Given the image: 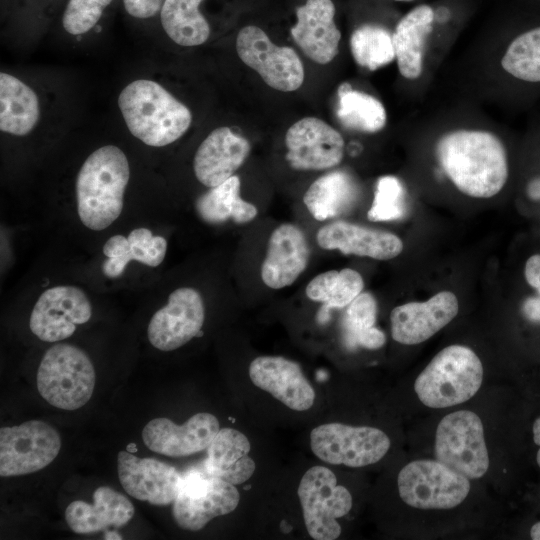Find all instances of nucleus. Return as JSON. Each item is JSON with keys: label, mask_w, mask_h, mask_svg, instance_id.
Here are the masks:
<instances>
[{"label": "nucleus", "mask_w": 540, "mask_h": 540, "mask_svg": "<svg viewBox=\"0 0 540 540\" xmlns=\"http://www.w3.org/2000/svg\"><path fill=\"white\" fill-rule=\"evenodd\" d=\"M357 187L349 174L333 171L316 179L303 196V202L318 221L336 217L354 203Z\"/></svg>", "instance_id": "nucleus-29"}, {"label": "nucleus", "mask_w": 540, "mask_h": 540, "mask_svg": "<svg viewBox=\"0 0 540 540\" xmlns=\"http://www.w3.org/2000/svg\"><path fill=\"white\" fill-rule=\"evenodd\" d=\"M316 240L322 249L376 260L393 259L403 250V242L398 236L345 221L324 225L317 232Z\"/></svg>", "instance_id": "nucleus-23"}, {"label": "nucleus", "mask_w": 540, "mask_h": 540, "mask_svg": "<svg viewBox=\"0 0 540 540\" xmlns=\"http://www.w3.org/2000/svg\"><path fill=\"white\" fill-rule=\"evenodd\" d=\"M404 215V189L394 176L381 177L367 216L371 221H391Z\"/></svg>", "instance_id": "nucleus-38"}, {"label": "nucleus", "mask_w": 540, "mask_h": 540, "mask_svg": "<svg viewBox=\"0 0 540 540\" xmlns=\"http://www.w3.org/2000/svg\"><path fill=\"white\" fill-rule=\"evenodd\" d=\"M389 437L380 429L342 423H327L310 433L313 453L323 462L363 467L381 460L390 448Z\"/></svg>", "instance_id": "nucleus-9"}, {"label": "nucleus", "mask_w": 540, "mask_h": 540, "mask_svg": "<svg viewBox=\"0 0 540 540\" xmlns=\"http://www.w3.org/2000/svg\"><path fill=\"white\" fill-rule=\"evenodd\" d=\"M239 500L235 485L206 472L191 470L182 476L172 514L180 528L198 531L212 519L235 510Z\"/></svg>", "instance_id": "nucleus-10"}, {"label": "nucleus", "mask_w": 540, "mask_h": 540, "mask_svg": "<svg viewBox=\"0 0 540 540\" xmlns=\"http://www.w3.org/2000/svg\"><path fill=\"white\" fill-rule=\"evenodd\" d=\"M298 497L308 534L315 540L337 539L341 526L336 519L349 513L352 496L335 474L325 466L311 467L300 480Z\"/></svg>", "instance_id": "nucleus-7"}, {"label": "nucleus", "mask_w": 540, "mask_h": 540, "mask_svg": "<svg viewBox=\"0 0 540 540\" xmlns=\"http://www.w3.org/2000/svg\"><path fill=\"white\" fill-rule=\"evenodd\" d=\"M310 249L303 231L285 223L270 235L261 279L271 289H282L293 284L306 269Z\"/></svg>", "instance_id": "nucleus-22"}, {"label": "nucleus", "mask_w": 540, "mask_h": 540, "mask_svg": "<svg viewBox=\"0 0 540 540\" xmlns=\"http://www.w3.org/2000/svg\"><path fill=\"white\" fill-rule=\"evenodd\" d=\"M522 314L528 321L540 324V295L525 299Z\"/></svg>", "instance_id": "nucleus-41"}, {"label": "nucleus", "mask_w": 540, "mask_h": 540, "mask_svg": "<svg viewBox=\"0 0 540 540\" xmlns=\"http://www.w3.org/2000/svg\"><path fill=\"white\" fill-rule=\"evenodd\" d=\"M166 250V239L154 236L147 228H136L128 237L114 235L103 246L106 260L102 264V272L108 278H118L131 260L157 267L163 262Z\"/></svg>", "instance_id": "nucleus-25"}, {"label": "nucleus", "mask_w": 540, "mask_h": 540, "mask_svg": "<svg viewBox=\"0 0 540 540\" xmlns=\"http://www.w3.org/2000/svg\"><path fill=\"white\" fill-rule=\"evenodd\" d=\"M204 0H164L159 20L164 32L176 44L186 47L204 44L210 24L200 10Z\"/></svg>", "instance_id": "nucleus-30"}, {"label": "nucleus", "mask_w": 540, "mask_h": 540, "mask_svg": "<svg viewBox=\"0 0 540 540\" xmlns=\"http://www.w3.org/2000/svg\"><path fill=\"white\" fill-rule=\"evenodd\" d=\"M39 116V100L35 91L17 77L1 72L0 130L25 136L35 128Z\"/></svg>", "instance_id": "nucleus-28"}, {"label": "nucleus", "mask_w": 540, "mask_h": 540, "mask_svg": "<svg viewBox=\"0 0 540 540\" xmlns=\"http://www.w3.org/2000/svg\"><path fill=\"white\" fill-rule=\"evenodd\" d=\"M501 65L517 79L540 82V27L517 36L508 46Z\"/></svg>", "instance_id": "nucleus-36"}, {"label": "nucleus", "mask_w": 540, "mask_h": 540, "mask_svg": "<svg viewBox=\"0 0 540 540\" xmlns=\"http://www.w3.org/2000/svg\"><path fill=\"white\" fill-rule=\"evenodd\" d=\"M240 179L233 175L222 184L210 188L196 201L199 216L207 223L220 224L229 219L247 223L257 216L255 205L240 196Z\"/></svg>", "instance_id": "nucleus-31"}, {"label": "nucleus", "mask_w": 540, "mask_h": 540, "mask_svg": "<svg viewBox=\"0 0 540 540\" xmlns=\"http://www.w3.org/2000/svg\"><path fill=\"white\" fill-rule=\"evenodd\" d=\"M364 281L359 272L351 268L329 270L315 276L306 287V296L329 307L348 306L363 290Z\"/></svg>", "instance_id": "nucleus-34"}, {"label": "nucleus", "mask_w": 540, "mask_h": 540, "mask_svg": "<svg viewBox=\"0 0 540 540\" xmlns=\"http://www.w3.org/2000/svg\"><path fill=\"white\" fill-rule=\"evenodd\" d=\"M91 315V303L80 288L55 286L45 290L36 301L29 327L40 340L58 342L70 337L76 325L88 322Z\"/></svg>", "instance_id": "nucleus-13"}, {"label": "nucleus", "mask_w": 540, "mask_h": 540, "mask_svg": "<svg viewBox=\"0 0 540 540\" xmlns=\"http://www.w3.org/2000/svg\"><path fill=\"white\" fill-rule=\"evenodd\" d=\"M250 450V442L242 432L222 428L207 448L204 470L233 485L242 484L255 471V462L249 457Z\"/></svg>", "instance_id": "nucleus-26"}, {"label": "nucleus", "mask_w": 540, "mask_h": 540, "mask_svg": "<svg viewBox=\"0 0 540 540\" xmlns=\"http://www.w3.org/2000/svg\"><path fill=\"white\" fill-rule=\"evenodd\" d=\"M483 366L476 353L462 345H450L437 353L414 383L419 400L430 408L463 403L479 390Z\"/></svg>", "instance_id": "nucleus-4"}, {"label": "nucleus", "mask_w": 540, "mask_h": 540, "mask_svg": "<svg viewBox=\"0 0 540 540\" xmlns=\"http://www.w3.org/2000/svg\"><path fill=\"white\" fill-rule=\"evenodd\" d=\"M96 382L94 366L80 348L59 343L44 354L36 375L41 397L63 410L83 407L92 397Z\"/></svg>", "instance_id": "nucleus-5"}, {"label": "nucleus", "mask_w": 540, "mask_h": 540, "mask_svg": "<svg viewBox=\"0 0 540 540\" xmlns=\"http://www.w3.org/2000/svg\"><path fill=\"white\" fill-rule=\"evenodd\" d=\"M164 0H122L125 12L136 20L159 16Z\"/></svg>", "instance_id": "nucleus-39"}, {"label": "nucleus", "mask_w": 540, "mask_h": 540, "mask_svg": "<svg viewBox=\"0 0 540 540\" xmlns=\"http://www.w3.org/2000/svg\"><path fill=\"white\" fill-rule=\"evenodd\" d=\"M331 0H306L296 9L291 36L303 53L318 64H328L338 54L341 33L334 22Z\"/></svg>", "instance_id": "nucleus-21"}, {"label": "nucleus", "mask_w": 540, "mask_h": 540, "mask_svg": "<svg viewBox=\"0 0 540 540\" xmlns=\"http://www.w3.org/2000/svg\"><path fill=\"white\" fill-rule=\"evenodd\" d=\"M401 499L418 509H451L470 491L469 479L438 460H416L398 474Z\"/></svg>", "instance_id": "nucleus-8"}, {"label": "nucleus", "mask_w": 540, "mask_h": 540, "mask_svg": "<svg viewBox=\"0 0 540 540\" xmlns=\"http://www.w3.org/2000/svg\"><path fill=\"white\" fill-rule=\"evenodd\" d=\"M239 58L275 90L292 92L304 81L303 63L296 51L275 45L259 27H243L236 38Z\"/></svg>", "instance_id": "nucleus-12"}, {"label": "nucleus", "mask_w": 540, "mask_h": 540, "mask_svg": "<svg viewBox=\"0 0 540 540\" xmlns=\"http://www.w3.org/2000/svg\"><path fill=\"white\" fill-rule=\"evenodd\" d=\"M532 432L534 443L540 447V417L534 421ZM536 462L540 467V448L536 453Z\"/></svg>", "instance_id": "nucleus-42"}, {"label": "nucleus", "mask_w": 540, "mask_h": 540, "mask_svg": "<svg viewBox=\"0 0 540 540\" xmlns=\"http://www.w3.org/2000/svg\"><path fill=\"white\" fill-rule=\"evenodd\" d=\"M61 449L58 431L40 420L0 429V475L13 477L48 466Z\"/></svg>", "instance_id": "nucleus-11"}, {"label": "nucleus", "mask_w": 540, "mask_h": 540, "mask_svg": "<svg viewBox=\"0 0 540 540\" xmlns=\"http://www.w3.org/2000/svg\"><path fill=\"white\" fill-rule=\"evenodd\" d=\"M350 49L356 63L371 71L391 63L396 58L392 34L374 24H365L353 31Z\"/></svg>", "instance_id": "nucleus-35"}, {"label": "nucleus", "mask_w": 540, "mask_h": 540, "mask_svg": "<svg viewBox=\"0 0 540 540\" xmlns=\"http://www.w3.org/2000/svg\"><path fill=\"white\" fill-rule=\"evenodd\" d=\"M286 160L295 170H325L338 165L344 155L341 134L317 117H304L285 135Z\"/></svg>", "instance_id": "nucleus-15"}, {"label": "nucleus", "mask_w": 540, "mask_h": 540, "mask_svg": "<svg viewBox=\"0 0 540 540\" xmlns=\"http://www.w3.org/2000/svg\"><path fill=\"white\" fill-rule=\"evenodd\" d=\"M134 516L129 499L108 486L98 487L93 493V504L76 500L65 510V520L78 534L96 533L107 528L122 527Z\"/></svg>", "instance_id": "nucleus-24"}, {"label": "nucleus", "mask_w": 540, "mask_h": 540, "mask_svg": "<svg viewBox=\"0 0 540 540\" xmlns=\"http://www.w3.org/2000/svg\"><path fill=\"white\" fill-rule=\"evenodd\" d=\"M435 454L469 480L481 478L489 468V456L480 417L469 410L446 415L437 426Z\"/></svg>", "instance_id": "nucleus-6"}, {"label": "nucleus", "mask_w": 540, "mask_h": 540, "mask_svg": "<svg viewBox=\"0 0 540 540\" xmlns=\"http://www.w3.org/2000/svg\"><path fill=\"white\" fill-rule=\"evenodd\" d=\"M377 304L369 292H361L347 307L343 334L349 348L379 349L386 342L385 334L375 327Z\"/></svg>", "instance_id": "nucleus-33"}, {"label": "nucleus", "mask_w": 540, "mask_h": 540, "mask_svg": "<svg viewBox=\"0 0 540 540\" xmlns=\"http://www.w3.org/2000/svg\"><path fill=\"white\" fill-rule=\"evenodd\" d=\"M337 94L336 115L344 127L363 133H375L384 128L387 114L377 98L354 90L349 83H342Z\"/></svg>", "instance_id": "nucleus-32"}, {"label": "nucleus", "mask_w": 540, "mask_h": 540, "mask_svg": "<svg viewBox=\"0 0 540 540\" xmlns=\"http://www.w3.org/2000/svg\"><path fill=\"white\" fill-rule=\"evenodd\" d=\"M129 179V161L115 145L102 146L86 158L75 184L77 212L84 226L104 230L120 216Z\"/></svg>", "instance_id": "nucleus-2"}, {"label": "nucleus", "mask_w": 540, "mask_h": 540, "mask_svg": "<svg viewBox=\"0 0 540 540\" xmlns=\"http://www.w3.org/2000/svg\"><path fill=\"white\" fill-rule=\"evenodd\" d=\"M117 471L124 490L152 505L173 504L182 476L171 465L155 458H140L128 451L117 455Z\"/></svg>", "instance_id": "nucleus-16"}, {"label": "nucleus", "mask_w": 540, "mask_h": 540, "mask_svg": "<svg viewBox=\"0 0 540 540\" xmlns=\"http://www.w3.org/2000/svg\"><path fill=\"white\" fill-rule=\"evenodd\" d=\"M250 150L246 138L229 127H218L199 145L193 160L194 174L204 186L216 187L234 175Z\"/></svg>", "instance_id": "nucleus-20"}, {"label": "nucleus", "mask_w": 540, "mask_h": 540, "mask_svg": "<svg viewBox=\"0 0 540 540\" xmlns=\"http://www.w3.org/2000/svg\"><path fill=\"white\" fill-rule=\"evenodd\" d=\"M438 160L453 184L464 194L490 198L508 178L504 145L482 130H456L443 135L436 147Z\"/></svg>", "instance_id": "nucleus-1"}, {"label": "nucleus", "mask_w": 540, "mask_h": 540, "mask_svg": "<svg viewBox=\"0 0 540 540\" xmlns=\"http://www.w3.org/2000/svg\"><path fill=\"white\" fill-rule=\"evenodd\" d=\"M114 1L67 0L61 15V25L70 35L86 34L100 23Z\"/></svg>", "instance_id": "nucleus-37"}, {"label": "nucleus", "mask_w": 540, "mask_h": 540, "mask_svg": "<svg viewBox=\"0 0 540 540\" xmlns=\"http://www.w3.org/2000/svg\"><path fill=\"white\" fill-rule=\"evenodd\" d=\"M434 11L428 5H419L408 12L396 25L392 34L399 72L407 79L422 73L424 47L432 31Z\"/></svg>", "instance_id": "nucleus-27"}, {"label": "nucleus", "mask_w": 540, "mask_h": 540, "mask_svg": "<svg viewBox=\"0 0 540 540\" xmlns=\"http://www.w3.org/2000/svg\"><path fill=\"white\" fill-rule=\"evenodd\" d=\"M457 297L442 291L424 302H409L395 307L390 314L392 338L401 344L414 345L426 341L458 313Z\"/></svg>", "instance_id": "nucleus-18"}, {"label": "nucleus", "mask_w": 540, "mask_h": 540, "mask_svg": "<svg viewBox=\"0 0 540 540\" xmlns=\"http://www.w3.org/2000/svg\"><path fill=\"white\" fill-rule=\"evenodd\" d=\"M252 383L288 408L305 411L315 401V391L300 365L281 356H259L249 365Z\"/></svg>", "instance_id": "nucleus-19"}, {"label": "nucleus", "mask_w": 540, "mask_h": 540, "mask_svg": "<svg viewBox=\"0 0 540 540\" xmlns=\"http://www.w3.org/2000/svg\"><path fill=\"white\" fill-rule=\"evenodd\" d=\"M395 1L408 2V1H412V0H395Z\"/></svg>", "instance_id": "nucleus-44"}, {"label": "nucleus", "mask_w": 540, "mask_h": 540, "mask_svg": "<svg viewBox=\"0 0 540 540\" xmlns=\"http://www.w3.org/2000/svg\"><path fill=\"white\" fill-rule=\"evenodd\" d=\"M527 283L540 295V254L528 258L524 269Z\"/></svg>", "instance_id": "nucleus-40"}, {"label": "nucleus", "mask_w": 540, "mask_h": 540, "mask_svg": "<svg viewBox=\"0 0 540 540\" xmlns=\"http://www.w3.org/2000/svg\"><path fill=\"white\" fill-rule=\"evenodd\" d=\"M219 430L218 419L210 413H197L182 425L159 417L145 425L142 440L153 452L183 457L207 449Z\"/></svg>", "instance_id": "nucleus-17"}, {"label": "nucleus", "mask_w": 540, "mask_h": 540, "mask_svg": "<svg viewBox=\"0 0 540 540\" xmlns=\"http://www.w3.org/2000/svg\"><path fill=\"white\" fill-rule=\"evenodd\" d=\"M204 320L200 293L191 287L178 288L152 316L147 328L149 342L161 351L176 350L201 333Z\"/></svg>", "instance_id": "nucleus-14"}, {"label": "nucleus", "mask_w": 540, "mask_h": 540, "mask_svg": "<svg viewBox=\"0 0 540 540\" xmlns=\"http://www.w3.org/2000/svg\"><path fill=\"white\" fill-rule=\"evenodd\" d=\"M530 537L533 540H540V521L532 525L530 529Z\"/></svg>", "instance_id": "nucleus-43"}, {"label": "nucleus", "mask_w": 540, "mask_h": 540, "mask_svg": "<svg viewBox=\"0 0 540 540\" xmlns=\"http://www.w3.org/2000/svg\"><path fill=\"white\" fill-rule=\"evenodd\" d=\"M118 106L130 133L151 147L175 142L192 123L189 108L149 79L126 85L118 96Z\"/></svg>", "instance_id": "nucleus-3"}]
</instances>
